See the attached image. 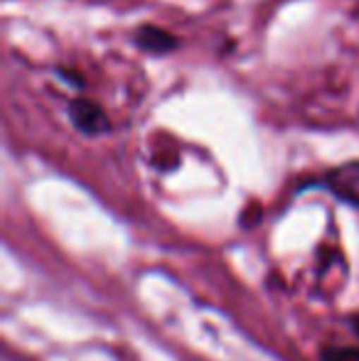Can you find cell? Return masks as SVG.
Segmentation results:
<instances>
[{"label":"cell","instance_id":"6da1fadb","mask_svg":"<svg viewBox=\"0 0 359 361\" xmlns=\"http://www.w3.org/2000/svg\"><path fill=\"white\" fill-rule=\"evenodd\" d=\"M69 118L84 135H101L109 130V116L91 99H74L69 104Z\"/></svg>","mask_w":359,"mask_h":361},{"label":"cell","instance_id":"7a4b0ae2","mask_svg":"<svg viewBox=\"0 0 359 361\" xmlns=\"http://www.w3.org/2000/svg\"><path fill=\"white\" fill-rule=\"evenodd\" d=\"M327 185H330V190L335 192L337 197H342L345 202L359 204V162L335 170L330 175V180H327Z\"/></svg>","mask_w":359,"mask_h":361},{"label":"cell","instance_id":"3957f363","mask_svg":"<svg viewBox=\"0 0 359 361\" xmlns=\"http://www.w3.org/2000/svg\"><path fill=\"white\" fill-rule=\"evenodd\" d=\"M135 42H138V47L158 54L170 52V49L178 47V37L170 35L168 30L158 27V25H140L138 32H135Z\"/></svg>","mask_w":359,"mask_h":361},{"label":"cell","instance_id":"277c9868","mask_svg":"<svg viewBox=\"0 0 359 361\" xmlns=\"http://www.w3.org/2000/svg\"><path fill=\"white\" fill-rule=\"evenodd\" d=\"M320 361H359V349L357 347H332L327 352H322Z\"/></svg>","mask_w":359,"mask_h":361},{"label":"cell","instance_id":"5b68a950","mask_svg":"<svg viewBox=\"0 0 359 361\" xmlns=\"http://www.w3.org/2000/svg\"><path fill=\"white\" fill-rule=\"evenodd\" d=\"M59 76H67L69 84H72V86H84V79H82V76H79V74H69L67 69H59Z\"/></svg>","mask_w":359,"mask_h":361},{"label":"cell","instance_id":"8992f818","mask_svg":"<svg viewBox=\"0 0 359 361\" xmlns=\"http://www.w3.org/2000/svg\"><path fill=\"white\" fill-rule=\"evenodd\" d=\"M352 324H355V329H357V334H359V317L352 319Z\"/></svg>","mask_w":359,"mask_h":361}]
</instances>
